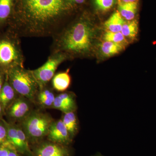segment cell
<instances>
[{"instance_id":"6da1fadb","label":"cell","mask_w":156,"mask_h":156,"mask_svg":"<svg viewBox=\"0 0 156 156\" xmlns=\"http://www.w3.org/2000/svg\"><path fill=\"white\" fill-rule=\"evenodd\" d=\"M78 8L68 0H14L8 29L20 38L53 37Z\"/></svg>"},{"instance_id":"7a4b0ae2","label":"cell","mask_w":156,"mask_h":156,"mask_svg":"<svg viewBox=\"0 0 156 156\" xmlns=\"http://www.w3.org/2000/svg\"><path fill=\"white\" fill-rule=\"evenodd\" d=\"M69 24L52 37L51 53H63L68 59L89 54L92 50L95 35L92 20L84 12Z\"/></svg>"},{"instance_id":"3957f363","label":"cell","mask_w":156,"mask_h":156,"mask_svg":"<svg viewBox=\"0 0 156 156\" xmlns=\"http://www.w3.org/2000/svg\"><path fill=\"white\" fill-rule=\"evenodd\" d=\"M20 37L9 30L0 32V70L7 73L16 66L23 67Z\"/></svg>"},{"instance_id":"277c9868","label":"cell","mask_w":156,"mask_h":156,"mask_svg":"<svg viewBox=\"0 0 156 156\" xmlns=\"http://www.w3.org/2000/svg\"><path fill=\"white\" fill-rule=\"evenodd\" d=\"M6 74L11 87L21 96L33 99L40 91V86L31 70L17 66L9 69Z\"/></svg>"},{"instance_id":"5b68a950","label":"cell","mask_w":156,"mask_h":156,"mask_svg":"<svg viewBox=\"0 0 156 156\" xmlns=\"http://www.w3.org/2000/svg\"><path fill=\"white\" fill-rule=\"evenodd\" d=\"M53 122L48 115L34 112L26 117L23 123V131L27 136L38 139L48 135L50 126Z\"/></svg>"},{"instance_id":"8992f818","label":"cell","mask_w":156,"mask_h":156,"mask_svg":"<svg viewBox=\"0 0 156 156\" xmlns=\"http://www.w3.org/2000/svg\"><path fill=\"white\" fill-rule=\"evenodd\" d=\"M67 59V56L63 53H51L44 64L36 69L31 70L40 86V89L47 86L55 75L58 66Z\"/></svg>"},{"instance_id":"52a82bcc","label":"cell","mask_w":156,"mask_h":156,"mask_svg":"<svg viewBox=\"0 0 156 156\" xmlns=\"http://www.w3.org/2000/svg\"><path fill=\"white\" fill-rule=\"evenodd\" d=\"M7 129V142L14 146L16 150L22 153L30 151L27 136L23 130L5 123Z\"/></svg>"},{"instance_id":"ba28073f","label":"cell","mask_w":156,"mask_h":156,"mask_svg":"<svg viewBox=\"0 0 156 156\" xmlns=\"http://www.w3.org/2000/svg\"><path fill=\"white\" fill-rule=\"evenodd\" d=\"M48 135L51 141L60 144H67L72 138L62 120L53 122Z\"/></svg>"},{"instance_id":"9c48e42d","label":"cell","mask_w":156,"mask_h":156,"mask_svg":"<svg viewBox=\"0 0 156 156\" xmlns=\"http://www.w3.org/2000/svg\"><path fill=\"white\" fill-rule=\"evenodd\" d=\"M53 107L64 113L74 112L76 108L75 96L71 92L62 93L55 97Z\"/></svg>"},{"instance_id":"30bf717a","label":"cell","mask_w":156,"mask_h":156,"mask_svg":"<svg viewBox=\"0 0 156 156\" xmlns=\"http://www.w3.org/2000/svg\"><path fill=\"white\" fill-rule=\"evenodd\" d=\"M14 0H0V32L8 28L14 12Z\"/></svg>"},{"instance_id":"8fae6325","label":"cell","mask_w":156,"mask_h":156,"mask_svg":"<svg viewBox=\"0 0 156 156\" xmlns=\"http://www.w3.org/2000/svg\"><path fill=\"white\" fill-rule=\"evenodd\" d=\"M65 148L56 144H46L37 150L36 156H68Z\"/></svg>"},{"instance_id":"7c38bea8","label":"cell","mask_w":156,"mask_h":156,"mask_svg":"<svg viewBox=\"0 0 156 156\" xmlns=\"http://www.w3.org/2000/svg\"><path fill=\"white\" fill-rule=\"evenodd\" d=\"M30 110L28 103L23 98H18L11 105L9 111L10 115L15 119H21L27 116Z\"/></svg>"},{"instance_id":"4fadbf2b","label":"cell","mask_w":156,"mask_h":156,"mask_svg":"<svg viewBox=\"0 0 156 156\" xmlns=\"http://www.w3.org/2000/svg\"><path fill=\"white\" fill-rule=\"evenodd\" d=\"M117 3L118 11L124 19L128 21L134 20L137 13L138 2L124 3L121 0H117Z\"/></svg>"},{"instance_id":"5bb4252c","label":"cell","mask_w":156,"mask_h":156,"mask_svg":"<svg viewBox=\"0 0 156 156\" xmlns=\"http://www.w3.org/2000/svg\"><path fill=\"white\" fill-rule=\"evenodd\" d=\"M71 82L69 70L56 74L52 79L53 88L56 91L63 92L69 87Z\"/></svg>"},{"instance_id":"9a60e30c","label":"cell","mask_w":156,"mask_h":156,"mask_svg":"<svg viewBox=\"0 0 156 156\" xmlns=\"http://www.w3.org/2000/svg\"><path fill=\"white\" fill-rule=\"evenodd\" d=\"M126 21L119 11H115L105 23V27L108 31L112 32H121Z\"/></svg>"},{"instance_id":"2e32d148","label":"cell","mask_w":156,"mask_h":156,"mask_svg":"<svg viewBox=\"0 0 156 156\" xmlns=\"http://www.w3.org/2000/svg\"><path fill=\"white\" fill-rule=\"evenodd\" d=\"M15 91L9 83L7 74L5 80L0 92V103L5 108L15 97Z\"/></svg>"},{"instance_id":"e0dca14e","label":"cell","mask_w":156,"mask_h":156,"mask_svg":"<svg viewBox=\"0 0 156 156\" xmlns=\"http://www.w3.org/2000/svg\"><path fill=\"white\" fill-rule=\"evenodd\" d=\"M62 120L67 128L71 137H73L77 133L78 130L77 119L74 112L65 113Z\"/></svg>"},{"instance_id":"ac0fdd59","label":"cell","mask_w":156,"mask_h":156,"mask_svg":"<svg viewBox=\"0 0 156 156\" xmlns=\"http://www.w3.org/2000/svg\"><path fill=\"white\" fill-rule=\"evenodd\" d=\"M125 47L113 42L105 41L100 45L101 54L104 57H109L119 53Z\"/></svg>"},{"instance_id":"d6986e66","label":"cell","mask_w":156,"mask_h":156,"mask_svg":"<svg viewBox=\"0 0 156 156\" xmlns=\"http://www.w3.org/2000/svg\"><path fill=\"white\" fill-rule=\"evenodd\" d=\"M38 98L40 104L45 107H53L55 96L50 89L43 87L38 92Z\"/></svg>"},{"instance_id":"ffe728a7","label":"cell","mask_w":156,"mask_h":156,"mask_svg":"<svg viewBox=\"0 0 156 156\" xmlns=\"http://www.w3.org/2000/svg\"><path fill=\"white\" fill-rule=\"evenodd\" d=\"M138 22L136 20H133L125 22L121 30V32L126 38L134 39L138 34Z\"/></svg>"},{"instance_id":"44dd1931","label":"cell","mask_w":156,"mask_h":156,"mask_svg":"<svg viewBox=\"0 0 156 156\" xmlns=\"http://www.w3.org/2000/svg\"><path fill=\"white\" fill-rule=\"evenodd\" d=\"M103 39L105 41L113 42L124 47L125 45L128 44L126 37L123 35L121 32H112L107 31L104 35Z\"/></svg>"},{"instance_id":"7402d4cb","label":"cell","mask_w":156,"mask_h":156,"mask_svg":"<svg viewBox=\"0 0 156 156\" xmlns=\"http://www.w3.org/2000/svg\"><path fill=\"white\" fill-rule=\"evenodd\" d=\"M93 2L98 11L106 12L113 8L116 0H93Z\"/></svg>"},{"instance_id":"603a6c76","label":"cell","mask_w":156,"mask_h":156,"mask_svg":"<svg viewBox=\"0 0 156 156\" xmlns=\"http://www.w3.org/2000/svg\"><path fill=\"white\" fill-rule=\"evenodd\" d=\"M7 140V129L5 125L0 124V145L5 142Z\"/></svg>"},{"instance_id":"cb8c5ba5","label":"cell","mask_w":156,"mask_h":156,"mask_svg":"<svg viewBox=\"0 0 156 156\" xmlns=\"http://www.w3.org/2000/svg\"><path fill=\"white\" fill-rule=\"evenodd\" d=\"M10 144L6 141L0 146V156H8Z\"/></svg>"},{"instance_id":"d4e9b609","label":"cell","mask_w":156,"mask_h":156,"mask_svg":"<svg viewBox=\"0 0 156 156\" xmlns=\"http://www.w3.org/2000/svg\"><path fill=\"white\" fill-rule=\"evenodd\" d=\"M71 4L78 8V6L83 5L86 2V0H68Z\"/></svg>"},{"instance_id":"484cf974","label":"cell","mask_w":156,"mask_h":156,"mask_svg":"<svg viewBox=\"0 0 156 156\" xmlns=\"http://www.w3.org/2000/svg\"><path fill=\"white\" fill-rule=\"evenodd\" d=\"M6 73L0 70V92L2 88L3 85H4L5 81V76H6Z\"/></svg>"},{"instance_id":"4316f807","label":"cell","mask_w":156,"mask_h":156,"mask_svg":"<svg viewBox=\"0 0 156 156\" xmlns=\"http://www.w3.org/2000/svg\"><path fill=\"white\" fill-rule=\"evenodd\" d=\"M8 156H18V154L17 153V150L10 144Z\"/></svg>"},{"instance_id":"83f0119b","label":"cell","mask_w":156,"mask_h":156,"mask_svg":"<svg viewBox=\"0 0 156 156\" xmlns=\"http://www.w3.org/2000/svg\"><path fill=\"white\" fill-rule=\"evenodd\" d=\"M124 3H134L138 2L139 0H121Z\"/></svg>"},{"instance_id":"f1b7e54d","label":"cell","mask_w":156,"mask_h":156,"mask_svg":"<svg viewBox=\"0 0 156 156\" xmlns=\"http://www.w3.org/2000/svg\"><path fill=\"white\" fill-rule=\"evenodd\" d=\"M2 105L0 103V115H1V114H2Z\"/></svg>"}]
</instances>
